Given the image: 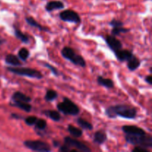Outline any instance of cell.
<instances>
[{
	"label": "cell",
	"mask_w": 152,
	"mask_h": 152,
	"mask_svg": "<svg viewBox=\"0 0 152 152\" xmlns=\"http://www.w3.org/2000/svg\"><path fill=\"white\" fill-rule=\"evenodd\" d=\"M2 43H3V41H2V40H1V39H0V45L2 44Z\"/></svg>",
	"instance_id": "obj_36"
},
{
	"label": "cell",
	"mask_w": 152,
	"mask_h": 152,
	"mask_svg": "<svg viewBox=\"0 0 152 152\" xmlns=\"http://www.w3.org/2000/svg\"><path fill=\"white\" fill-rule=\"evenodd\" d=\"M145 80L148 85H150V86L152 85V77H151V75L147 76V77L145 78Z\"/></svg>",
	"instance_id": "obj_34"
},
{
	"label": "cell",
	"mask_w": 152,
	"mask_h": 152,
	"mask_svg": "<svg viewBox=\"0 0 152 152\" xmlns=\"http://www.w3.org/2000/svg\"><path fill=\"white\" fill-rule=\"evenodd\" d=\"M24 145L28 149L34 151L38 152H50L51 151V148L48 143L44 141L37 140H25L23 142Z\"/></svg>",
	"instance_id": "obj_6"
},
{
	"label": "cell",
	"mask_w": 152,
	"mask_h": 152,
	"mask_svg": "<svg viewBox=\"0 0 152 152\" xmlns=\"http://www.w3.org/2000/svg\"><path fill=\"white\" fill-rule=\"evenodd\" d=\"M59 112L62 113L65 115L77 116L80 112V109L78 105L68 97H64L62 102H59L56 105Z\"/></svg>",
	"instance_id": "obj_2"
},
{
	"label": "cell",
	"mask_w": 152,
	"mask_h": 152,
	"mask_svg": "<svg viewBox=\"0 0 152 152\" xmlns=\"http://www.w3.org/2000/svg\"><path fill=\"white\" fill-rule=\"evenodd\" d=\"M43 65H44L45 67H46V68H48V69L51 71L52 74H53L54 76H56V77H59V74H59V71H58L55 67H53V65H50V64L48 63V62H43Z\"/></svg>",
	"instance_id": "obj_29"
},
{
	"label": "cell",
	"mask_w": 152,
	"mask_h": 152,
	"mask_svg": "<svg viewBox=\"0 0 152 152\" xmlns=\"http://www.w3.org/2000/svg\"><path fill=\"white\" fill-rule=\"evenodd\" d=\"M65 7V4L62 1L54 0V1H50L47 3L45 8L48 12H52L56 10H61Z\"/></svg>",
	"instance_id": "obj_13"
},
{
	"label": "cell",
	"mask_w": 152,
	"mask_h": 152,
	"mask_svg": "<svg viewBox=\"0 0 152 152\" xmlns=\"http://www.w3.org/2000/svg\"><path fill=\"white\" fill-rule=\"evenodd\" d=\"M116 58L117 60L120 62H127L131 57L134 55L133 52L132 50H126V49H120V50H117L114 52Z\"/></svg>",
	"instance_id": "obj_11"
},
{
	"label": "cell",
	"mask_w": 152,
	"mask_h": 152,
	"mask_svg": "<svg viewBox=\"0 0 152 152\" xmlns=\"http://www.w3.org/2000/svg\"><path fill=\"white\" fill-rule=\"evenodd\" d=\"M10 105L19 108V109L22 110L25 112H31L32 110V106L28 102H21V101H12L11 102H10Z\"/></svg>",
	"instance_id": "obj_17"
},
{
	"label": "cell",
	"mask_w": 152,
	"mask_h": 152,
	"mask_svg": "<svg viewBox=\"0 0 152 152\" xmlns=\"http://www.w3.org/2000/svg\"><path fill=\"white\" fill-rule=\"evenodd\" d=\"M4 62H5L6 64H7V65H10V66H13V67L22 66V63L21 62L20 59H19V57H18V56H16V55L12 54V53L7 54V56H5Z\"/></svg>",
	"instance_id": "obj_14"
},
{
	"label": "cell",
	"mask_w": 152,
	"mask_h": 152,
	"mask_svg": "<svg viewBox=\"0 0 152 152\" xmlns=\"http://www.w3.org/2000/svg\"><path fill=\"white\" fill-rule=\"evenodd\" d=\"M107 138L108 137H107L106 132L102 129V130L96 131L95 132L93 137V142L96 145H100L106 142Z\"/></svg>",
	"instance_id": "obj_12"
},
{
	"label": "cell",
	"mask_w": 152,
	"mask_h": 152,
	"mask_svg": "<svg viewBox=\"0 0 152 152\" xmlns=\"http://www.w3.org/2000/svg\"><path fill=\"white\" fill-rule=\"evenodd\" d=\"M62 57L72 62L74 65H78L82 68H86V62L83 56L76 53L75 50L70 47H64L61 50Z\"/></svg>",
	"instance_id": "obj_5"
},
{
	"label": "cell",
	"mask_w": 152,
	"mask_h": 152,
	"mask_svg": "<svg viewBox=\"0 0 152 152\" xmlns=\"http://www.w3.org/2000/svg\"><path fill=\"white\" fill-rule=\"evenodd\" d=\"M30 56V51L26 48H22L18 52V57L23 62H26Z\"/></svg>",
	"instance_id": "obj_25"
},
{
	"label": "cell",
	"mask_w": 152,
	"mask_h": 152,
	"mask_svg": "<svg viewBox=\"0 0 152 152\" xmlns=\"http://www.w3.org/2000/svg\"><path fill=\"white\" fill-rule=\"evenodd\" d=\"M10 117L13 119H16V120H21V119H22V116L16 114V113H13V114H10Z\"/></svg>",
	"instance_id": "obj_33"
},
{
	"label": "cell",
	"mask_w": 152,
	"mask_h": 152,
	"mask_svg": "<svg viewBox=\"0 0 152 152\" xmlns=\"http://www.w3.org/2000/svg\"><path fill=\"white\" fill-rule=\"evenodd\" d=\"M151 69H152V68H151H151H149V71H150V73H151V72H152V70H151Z\"/></svg>",
	"instance_id": "obj_37"
},
{
	"label": "cell",
	"mask_w": 152,
	"mask_h": 152,
	"mask_svg": "<svg viewBox=\"0 0 152 152\" xmlns=\"http://www.w3.org/2000/svg\"><path fill=\"white\" fill-rule=\"evenodd\" d=\"M25 22H26L27 23L30 25V26L33 27V28H38V29L41 31H49V30L46 27H44V26H42V25H40V24H39L38 22H37V20H36L35 19H34L33 17H31V16H26V17L25 18Z\"/></svg>",
	"instance_id": "obj_20"
},
{
	"label": "cell",
	"mask_w": 152,
	"mask_h": 152,
	"mask_svg": "<svg viewBox=\"0 0 152 152\" xmlns=\"http://www.w3.org/2000/svg\"><path fill=\"white\" fill-rule=\"evenodd\" d=\"M130 31L128 28H124L123 26L121 27H115V28H113L111 30V35L113 36H119L120 34H125V33H127Z\"/></svg>",
	"instance_id": "obj_27"
},
{
	"label": "cell",
	"mask_w": 152,
	"mask_h": 152,
	"mask_svg": "<svg viewBox=\"0 0 152 152\" xmlns=\"http://www.w3.org/2000/svg\"><path fill=\"white\" fill-rule=\"evenodd\" d=\"M64 144L65 145L71 148H75L77 149L79 151H83V152H91V149L89 148L88 145L84 144L83 142H80V141L77 140L76 138L71 137H65L63 140Z\"/></svg>",
	"instance_id": "obj_7"
},
{
	"label": "cell",
	"mask_w": 152,
	"mask_h": 152,
	"mask_svg": "<svg viewBox=\"0 0 152 152\" xmlns=\"http://www.w3.org/2000/svg\"><path fill=\"white\" fill-rule=\"evenodd\" d=\"M132 152H150L148 148H145L141 146H136L132 149Z\"/></svg>",
	"instance_id": "obj_31"
},
{
	"label": "cell",
	"mask_w": 152,
	"mask_h": 152,
	"mask_svg": "<svg viewBox=\"0 0 152 152\" xmlns=\"http://www.w3.org/2000/svg\"><path fill=\"white\" fill-rule=\"evenodd\" d=\"M77 123L82 130L91 131L94 128L93 125H92L91 123H89V122L87 121V120H84V119L82 118V117H79V118H77Z\"/></svg>",
	"instance_id": "obj_23"
},
{
	"label": "cell",
	"mask_w": 152,
	"mask_h": 152,
	"mask_svg": "<svg viewBox=\"0 0 152 152\" xmlns=\"http://www.w3.org/2000/svg\"><path fill=\"white\" fill-rule=\"evenodd\" d=\"M105 41L106 42L107 45L108 46L110 49L113 52H115L117 50H120L123 48V44L119 39H117L115 36L113 35H108L105 37Z\"/></svg>",
	"instance_id": "obj_9"
},
{
	"label": "cell",
	"mask_w": 152,
	"mask_h": 152,
	"mask_svg": "<svg viewBox=\"0 0 152 152\" xmlns=\"http://www.w3.org/2000/svg\"><path fill=\"white\" fill-rule=\"evenodd\" d=\"M53 145L55 148H59L60 146V142L57 140H53Z\"/></svg>",
	"instance_id": "obj_35"
},
{
	"label": "cell",
	"mask_w": 152,
	"mask_h": 152,
	"mask_svg": "<svg viewBox=\"0 0 152 152\" xmlns=\"http://www.w3.org/2000/svg\"><path fill=\"white\" fill-rule=\"evenodd\" d=\"M141 65V62L134 54L127 61V68L129 71H136Z\"/></svg>",
	"instance_id": "obj_16"
},
{
	"label": "cell",
	"mask_w": 152,
	"mask_h": 152,
	"mask_svg": "<svg viewBox=\"0 0 152 152\" xmlns=\"http://www.w3.org/2000/svg\"><path fill=\"white\" fill-rule=\"evenodd\" d=\"M105 114L108 118L111 119L120 117L127 120H134L137 116V109L130 105L119 104L108 107L105 109Z\"/></svg>",
	"instance_id": "obj_1"
},
{
	"label": "cell",
	"mask_w": 152,
	"mask_h": 152,
	"mask_svg": "<svg viewBox=\"0 0 152 152\" xmlns=\"http://www.w3.org/2000/svg\"><path fill=\"white\" fill-rule=\"evenodd\" d=\"M57 96L58 94L56 91L53 90V89H48L46 91L44 99L47 102H52V101L55 100L57 98Z\"/></svg>",
	"instance_id": "obj_24"
},
{
	"label": "cell",
	"mask_w": 152,
	"mask_h": 152,
	"mask_svg": "<svg viewBox=\"0 0 152 152\" xmlns=\"http://www.w3.org/2000/svg\"><path fill=\"white\" fill-rule=\"evenodd\" d=\"M70 150H71V148H68L67 145H65V144H63L62 145H60V146L59 147V151L60 152H69Z\"/></svg>",
	"instance_id": "obj_32"
},
{
	"label": "cell",
	"mask_w": 152,
	"mask_h": 152,
	"mask_svg": "<svg viewBox=\"0 0 152 152\" xmlns=\"http://www.w3.org/2000/svg\"><path fill=\"white\" fill-rule=\"evenodd\" d=\"M96 81H97L98 85H99L100 86H103L106 88L111 89L114 87V82L111 79L104 78L102 76H98L97 78H96Z\"/></svg>",
	"instance_id": "obj_19"
},
{
	"label": "cell",
	"mask_w": 152,
	"mask_h": 152,
	"mask_svg": "<svg viewBox=\"0 0 152 152\" xmlns=\"http://www.w3.org/2000/svg\"><path fill=\"white\" fill-rule=\"evenodd\" d=\"M109 25H111L113 28H115V27H121L124 25V23H123L122 21L118 20V19H113L111 22H109Z\"/></svg>",
	"instance_id": "obj_30"
},
{
	"label": "cell",
	"mask_w": 152,
	"mask_h": 152,
	"mask_svg": "<svg viewBox=\"0 0 152 152\" xmlns=\"http://www.w3.org/2000/svg\"><path fill=\"white\" fill-rule=\"evenodd\" d=\"M37 119L38 118L37 117H35V116H29V117H27L25 118V123L28 126H33L36 123Z\"/></svg>",
	"instance_id": "obj_28"
},
{
	"label": "cell",
	"mask_w": 152,
	"mask_h": 152,
	"mask_svg": "<svg viewBox=\"0 0 152 152\" xmlns=\"http://www.w3.org/2000/svg\"><path fill=\"white\" fill-rule=\"evenodd\" d=\"M13 33H14V36L20 40L22 43L24 44H28L30 42V38L28 35L24 34L22 31H20L18 28H13Z\"/></svg>",
	"instance_id": "obj_21"
},
{
	"label": "cell",
	"mask_w": 152,
	"mask_h": 152,
	"mask_svg": "<svg viewBox=\"0 0 152 152\" xmlns=\"http://www.w3.org/2000/svg\"><path fill=\"white\" fill-rule=\"evenodd\" d=\"M125 138L128 143L133 145L141 146L145 148H152V137L147 133L142 135L126 134Z\"/></svg>",
	"instance_id": "obj_3"
},
{
	"label": "cell",
	"mask_w": 152,
	"mask_h": 152,
	"mask_svg": "<svg viewBox=\"0 0 152 152\" xmlns=\"http://www.w3.org/2000/svg\"><path fill=\"white\" fill-rule=\"evenodd\" d=\"M7 70L16 75L22 76V77H29V78L41 80L43 78V75L39 71L31 68H25V67H7Z\"/></svg>",
	"instance_id": "obj_4"
},
{
	"label": "cell",
	"mask_w": 152,
	"mask_h": 152,
	"mask_svg": "<svg viewBox=\"0 0 152 152\" xmlns=\"http://www.w3.org/2000/svg\"><path fill=\"white\" fill-rule=\"evenodd\" d=\"M67 130L69 132L70 134L72 137H74V138H80L83 136V130L75 127V126H74L73 125H68Z\"/></svg>",
	"instance_id": "obj_22"
},
{
	"label": "cell",
	"mask_w": 152,
	"mask_h": 152,
	"mask_svg": "<svg viewBox=\"0 0 152 152\" xmlns=\"http://www.w3.org/2000/svg\"><path fill=\"white\" fill-rule=\"evenodd\" d=\"M122 131L128 135H142L146 134L145 130L137 126H123Z\"/></svg>",
	"instance_id": "obj_10"
},
{
	"label": "cell",
	"mask_w": 152,
	"mask_h": 152,
	"mask_svg": "<svg viewBox=\"0 0 152 152\" xmlns=\"http://www.w3.org/2000/svg\"><path fill=\"white\" fill-rule=\"evenodd\" d=\"M42 113L54 122L60 121L61 118H62L59 111H55V110H43Z\"/></svg>",
	"instance_id": "obj_18"
},
{
	"label": "cell",
	"mask_w": 152,
	"mask_h": 152,
	"mask_svg": "<svg viewBox=\"0 0 152 152\" xmlns=\"http://www.w3.org/2000/svg\"><path fill=\"white\" fill-rule=\"evenodd\" d=\"M12 101H21V102H30L32 101V99L28 95L25 94L21 91H15L11 96Z\"/></svg>",
	"instance_id": "obj_15"
},
{
	"label": "cell",
	"mask_w": 152,
	"mask_h": 152,
	"mask_svg": "<svg viewBox=\"0 0 152 152\" xmlns=\"http://www.w3.org/2000/svg\"><path fill=\"white\" fill-rule=\"evenodd\" d=\"M34 126H35V129H37V130L44 131L47 128V122L44 119H37Z\"/></svg>",
	"instance_id": "obj_26"
},
{
	"label": "cell",
	"mask_w": 152,
	"mask_h": 152,
	"mask_svg": "<svg viewBox=\"0 0 152 152\" xmlns=\"http://www.w3.org/2000/svg\"><path fill=\"white\" fill-rule=\"evenodd\" d=\"M59 19L63 22H71L74 24H80L81 22V18L80 15L77 12L71 9L62 10L59 13Z\"/></svg>",
	"instance_id": "obj_8"
}]
</instances>
